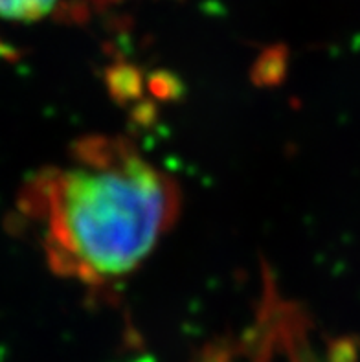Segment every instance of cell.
Segmentation results:
<instances>
[{
  "label": "cell",
  "instance_id": "6da1fadb",
  "mask_svg": "<svg viewBox=\"0 0 360 362\" xmlns=\"http://www.w3.org/2000/svg\"><path fill=\"white\" fill-rule=\"evenodd\" d=\"M177 184L123 138L91 136L39 175L26 210L55 272L87 285L132 274L178 216Z\"/></svg>",
  "mask_w": 360,
  "mask_h": 362
},
{
  "label": "cell",
  "instance_id": "7a4b0ae2",
  "mask_svg": "<svg viewBox=\"0 0 360 362\" xmlns=\"http://www.w3.org/2000/svg\"><path fill=\"white\" fill-rule=\"evenodd\" d=\"M112 0H0V18L35 23L42 18H83Z\"/></svg>",
  "mask_w": 360,
  "mask_h": 362
},
{
  "label": "cell",
  "instance_id": "3957f363",
  "mask_svg": "<svg viewBox=\"0 0 360 362\" xmlns=\"http://www.w3.org/2000/svg\"><path fill=\"white\" fill-rule=\"evenodd\" d=\"M197 362H236L233 361L232 354H230L228 349H211V351H206L201 358Z\"/></svg>",
  "mask_w": 360,
  "mask_h": 362
}]
</instances>
